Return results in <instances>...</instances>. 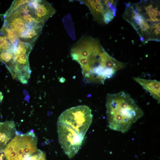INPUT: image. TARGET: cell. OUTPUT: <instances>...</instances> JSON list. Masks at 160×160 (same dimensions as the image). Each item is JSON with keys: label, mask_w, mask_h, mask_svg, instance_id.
<instances>
[{"label": "cell", "mask_w": 160, "mask_h": 160, "mask_svg": "<svg viewBox=\"0 0 160 160\" xmlns=\"http://www.w3.org/2000/svg\"><path fill=\"white\" fill-rule=\"evenodd\" d=\"M16 131L3 151L7 160H40L44 152L37 148L34 133L22 134Z\"/></svg>", "instance_id": "3957f363"}, {"label": "cell", "mask_w": 160, "mask_h": 160, "mask_svg": "<svg viewBox=\"0 0 160 160\" xmlns=\"http://www.w3.org/2000/svg\"><path fill=\"white\" fill-rule=\"evenodd\" d=\"M42 27L40 25L32 27L19 38V40L33 46L35 42L41 33Z\"/></svg>", "instance_id": "4fadbf2b"}, {"label": "cell", "mask_w": 160, "mask_h": 160, "mask_svg": "<svg viewBox=\"0 0 160 160\" xmlns=\"http://www.w3.org/2000/svg\"><path fill=\"white\" fill-rule=\"evenodd\" d=\"M15 125L12 121L0 122V151H3L15 135Z\"/></svg>", "instance_id": "8fae6325"}, {"label": "cell", "mask_w": 160, "mask_h": 160, "mask_svg": "<svg viewBox=\"0 0 160 160\" xmlns=\"http://www.w3.org/2000/svg\"><path fill=\"white\" fill-rule=\"evenodd\" d=\"M4 96L2 93L0 91V102H1Z\"/></svg>", "instance_id": "e0dca14e"}, {"label": "cell", "mask_w": 160, "mask_h": 160, "mask_svg": "<svg viewBox=\"0 0 160 160\" xmlns=\"http://www.w3.org/2000/svg\"><path fill=\"white\" fill-rule=\"evenodd\" d=\"M33 46L20 40L15 47V69L12 77L23 84H27L31 71L28 61L29 55Z\"/></svg>", "instance_id": "5b68a950"}, {"label": "cell", "mask_w": 160, "mask_h": 160, "mask_svg": "<svg viewBox=\"0 0 160 160\" xmlns=\"http://www.w3.org/2000/svg\"><path fill=\"white\" fill-rule=\"evenodd\" d=\"M3 16L4 23L8 26L19 39L31 27L15 12L9 13H5Z\"/></svg>", "instance_id": "ba28073f"}, {"label": "cell", "mask_w": 160, "mask_h": 160, "mask_svg": "<svg viewBox=\"0 0 160 160\" xmlns=\"http://www.w3.org/2000/svg\"><path fill=\"white\" fill-rule=\"evenodd\" d=\"M71 57L80 64L84 79L87 82L103 83L125 65L111 57L98 40L87 53Z\"/></svg>", "instance_id": "6da1fadb"}, {"label": "cell", "mask_w": 160, "mask_h": 160, "mask_svg": "<svg viewBox=\"0 0 160 160\" xmlns=\"http://www.w3.org/2000/svg\"><path fill=\"white\" fill-rule=\"evenodd\" d=\"M33 2V0H31L30 2L21 5L14 11L18 14L30 27L37 25H41L38 23L36 20L35 7Z\"/></svg>", "instance_id": "30bf717a"}, {"label": "cell", "mask_w": 160, "mask_h": 160, "mask_svg": "<svg viewBox=\"0 0 160 160\" xmlns=\"http://www.w3.org/2000/svg\"><path fill=\"white\" fill-rule=\"evenodd\" d=\"M106 106L109 128L122 133L129 130L144 114L130 96L123 91L108 94Z\"/></svg>", "instance_id": "7a4b0ae2"}, {"label": "cell", "mask_w": 160, "mask_h": 160, "mask_svg": "<svg viewBox=\"0 0 160 160\" xmlns=\"http://www.w3.org/2000/svg\"><path fill=\"white\" fill-rule=\"evenodd\" d=\"M14 47L0 29V54L7 51L14 52Z\"/></svg>", "instance_id": "9a60e30c"}, {"label": "cell", "mask_w": 160, "mask_h": 160, "mask_svg": "<svg viewBox=\"0 0 160 160\" xmlns=\"http://www.w3.org/2000/svg\"><path fill=\"white\" fill-rule=\"evenodd\" d=\"M134 80L149 92L159 103L160 101V82L156 80L135 77Z\"/></svg>", "instance_id": "7c38bea8"}, {"label": "cell", "mask_w": 160, "mask_h": 160, "mask_svg": "<svg viewBox=\"0 0 160 160\" xmlns=\"http://www.w3.org/2000/svg\"><path fill=\"white\" fill-rule=\"evenodd\" d=\"M31 1V0H14L6 13H9L13 12L21 5L29 2Z\"/></svg>", "instance_id": "2e32d148"}, {"label": "cell", "mask_w": 160, "mask_h": 160, "mask_svg": "<svg viewBox=\"0 0 160 160\" xmlns=\"http://www.w3.org/2000/svg\"><path fill=\"white\" fill-rule=\"evenodd\" d=\"M57 130L61 147L69 158H73L80 149L84 137L70 126L62 123H57Z\"/></svg>", "instance_id": "8992f818"}, {"label": "cell", "mask_w": 160, "mask_h": 160, "mask_svg": "<svg viewBox=\"0 0 160 160\" xmlns=\"http://www.w3.org/2000/svg\"><path fill=\"white\" fill-rule=\"evenodd\" d=\"M81 1L89 9L95 19L100 23H103V16L106 13L114 12L113 6L109 0H82Z\"/></svg>", "instance_id": "52a82bcc"}, {"label": "cell", "mask_w": 160, "mask_h": 160, "mask_svg": "<svg viewBox=\"0 0 160 160\" xmlns=\"http://www.w3.org/2000/svg\"><path fill=\"white\" fill-rule=\"evenodd\" d=\"M1 29L11 44L14 47L16 46L19 39L15 33L8 26L4 23Z\"/></svg>", "instance_id": "5bb4252c"}, {"label": "cell", "mask_w": 160, "mask_h": 160, "mask_svg": "<svg viewBox=\"0 0 160 160\" xmlns=\"http://www.w3.org/2000/svg\"><path fill=\"white\" fill-rule=\"evenodd\" d=\"M36 16L39 23L43 25L45 22L55 13L53 7L45 0H33Z\"/></svg>", "instance_id": "9c48e42d"}, {"label": "cell", "mask_w": 160, "mask_h": 160, "mask_svg": "<svg viewBox=\"0 0 160 160\" xmlns=\"http://www.w3.org/2000/svg\"><path fill=\"white\" fill-rule=\"evenodd\" d=\"M91 110L88 106L79 105L68 109L59 117L57 123L69 126L84 137L92 119Z\"/></svg>", "instance_id": "277c9868"}]
</instances>
